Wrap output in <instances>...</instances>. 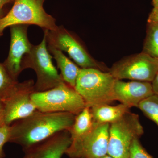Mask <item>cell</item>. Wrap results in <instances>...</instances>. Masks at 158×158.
<instances>
[{
    "label": "cell",
    "mask_w": 158,
    "mask_h": 158,
    "mask_svg": "<svg viewBox=\"0 0 158 158\" xmlns=\"http://www.w3.org/2000/svg\"><path fill=\"white\" fill-rule=\"evenodd\" d=\"M152 4L154 8H158V0H152Z\"/></svg>",
    "instance_id": "obj_26"
},
{
    "label": "cell",
    "mask_w": 158,
    "mask_h": 158,
    "mask_svg": "<svg viewBox=\"0 0 158 158\" xmlns=\"http://www.w3.org/2000/svg\"><path fill=\"white\" fill-rule=\"evenodd\" d=\"M29 27L28 25L20 24L9 27L11 39L9 55L3 64L9 74L16 81L23 71V58L30 52L33 46L28 37Z\"/></svg>",
    "instance_id": "obj_11"
},
{
    "label": "cell",
    "mask_w": 158,
    "mask_h": 158,
    "mask_svg": "<svg viewBox=\"0 0 158 158\" xmlns=\"http://www.w3.org/2000/svg\"><path fill=\"white\" fill-rule=\"evenodd\" d=\"M152 85L154 94L158 96V73L152 82Z\"/></svg>",
    "instance_id": "obj_24"
},
{
    "label": "cell",
    "mask_w": 158,
    "mask_h": 158,
    "mask_svg": "<svg viewBox=\"0 0 158 158\" xmlns=\"http://www.w3.org/2000/svg\"><path fill=\"white\" fill-rule=\"evenodd\" d=\"M158 127V96L153 94L141 102L138 107Z\"/></svg>",
    "instance_id": "obj_18"
},
{
    "label": "cell",
    "mask_w": 158,
    "mask_h": 158,
    "mask_svg": "<svg viewBox=\"0 0 158 158\" xmlns=\"http://www.w3.org/2000/svg\"><path fill=\"white\" fill-rule=\"evenodd\" d=\"M107 154L114 158H129L133 141L144 130L138 115L129 111L110 124Z\"/></svg>",
    "instance_id": "obj_6"
},
{
    "label": "cell",
    "mask_w": 158,
    "mask_h": 158,
    "mask_svg": "<svg viewBox=\"0 0 158 158\" xmlns=\"http://www.w3.org/2000/svg\"><path fill=\"white\" fill-rule=\"evenodd\" d=\"M5 125H6L5 124L2 107L1 104L0 103V127Z\"/></svg>",
    "instance_id": "obj_25"
},
{
    "label": "cell",
    "mask_w": 158,
    "mask_h": 158,
    "mask_svg": "<svg viewBox=\"0 0 158 158\" xmlns=\"http://www.w3.org/2000/svg\"><path fill=\"white\" fill-rule=\"evenodd\" d=\"M94 122L90 108L86 107L76 116L74 121L70 129L72 141L84 135L93 127Z\"/></svg>",
    "instance_id": "obj_16"
},
{
    "label": "cell",
    "mask_w": 158,
    "mask_h": 158,
    "mask_svg": "<svg viewBox=\"0 0 158 158\" xmlns=\"http://www.w3.org/2000/svg\"><path fill=\"white\" fill-rule=\"evenodd\" d=\"M43 31L47 45L66 52L80 68H94L109 72L110 69L93 59L80 38L64 26H58L54 30Z\"/></svg>",
    "instance_id": "obj_7"
},
{
    "label": "cell",
    "mask_w": 158,
    "mask_h": 158,
    "mask_svg": "<svg viewBox=\"0 0 158 158\" xmlns=\"http://www.w3.org/2000/svg\"><path fill=\"white\" fill-rule=\"evenodd\" d=\"M48 49L56 62L57 67L61 71V76L64 81L74 88L81 68L69 59L63 52L48 45Z\"/></svg>",
    "instance_id": "obj_14"
},
{
    "label": "cell",
    "mask_w": 158,
    "mask_h": 158,
    "mask_svg": "<svg viewBox=\"0 0 158 158\" xmlns=\"http://www.w3.org/2000/svg\"><path fill=\"white\" fill-rule=\"evenodd\" d=\"M21 67L23 71L31 68L36 73L37 79L34 84L35 92L49 90L64 81L53 63L44 34L41 42L38 45H33L30 52L25 55Z\"/></svg>",
    "instance_id": "obj_5"
},
{
    "label": "cell",
    "mask_w": 158,
    "mask_h": 158,
    "mask_svg": "<svg viewBox=\"0 0 158 158\" xmlns=\"http://www.w3.org/2000/svg\"><path fill=\"white\" fill-rule=\"evenodd\" d=\"M31 98L37 110L41 112H65L77 115L86 107L81 95L64 81L49 90L34 92Z\"/></svg>",
    "instance_id": "obj_4"
},
{
    "label": "cell",
    "mask_w": 158,
    "mask_h": 158,
    "mask_svg": "<svg viewBox=\"0 0 158 158\" xmlns=\"http://www.w3.org/2000/svg\"><path fill=\"white\" fill-rule=\"evenodd\" d=\"M76 116L65 112L50 113L37 110L10 126L9 142L18 144L25 152L57 133L69 131Z\"/></svg>",
    "instance_id": "obj_1"
},
{
    "label": "cell",
    "mask_w": 158,
    "mask_h": 158,
    "mask_svg": "<svg viewBox=\"0 0 158 158\" xmlns=\"http://www.w3.org/2000/svg\"><path fill=\"white\" fill-rule=\"evenodd\" d=\"M14 0H0V19L4 16L2 13L4 7L9 4L14 2Z\"/></svg>",
    "instance_id": "obj_23"
},
{
    "label": "cell",
    "mask_w": 158,
    "mask_h": 158,
    "mask_svg": "<svg viewBox=\"0 0 158 158\" xmlns=\"http://www.w3.org/2000/svg\"><path fill=\"white\" fill-rule=\"evenodd\" d=\"M34 84L32 79L18 82L0 101L6 125L10 126L37 111L31 98V95L35 92Z\"/></svg>",
    "instance_id": "obj_8"
},
{
    "label": "cell",
    "mask_w": 158,
    "mask_h": 158,
    "mask_svg": "<svg viewBox=\"0 0 158 158\" xmlns=\"http://www.w3.org/2000/svg\"><path fill=\"white\" fill-rule=\"evenodd\" d=\"M98 158H113V157L107 154L106 155L103 156L101 157Z\"/></svg>",
    "instance_id": "obj_27"
},
{
    "label": "cell",
    "mask_w": 158,
    "mask_h": 158,
    "mask_svg": "<svg viewBox=\"0 0 158 158\" xmlns=\"http://www.w3.org/2000/svg\"><path fill=\"white\" fill-rule=\"evenodd\" d=\"M109 72L117 80L152 83L158 73V59L142 52L116 62Z\"/></svg>",
    "instance_id": "obj_9"
},
{
    "label": "cell",
    "mask_w": 158,
    "mask_h": 158,
    "mask_svg": "<svg viewBox=\"0 0 158 158\" xmlns=\"http://www.w3.org/2000/svg\"><path fill=\"white\" fill-rule=\"evenodd\" d=\"M18 82L9 74L3 63H0V101Z\"/></svg>",
    "instance_id": "obj_19"
},
{
    "label": "cell",
    "mask_w": 158,
    "mask_h": 158,
    "mask_svg": "<svg viewBox=\"0 0 158 158\" xmlns=\"http://www.w3.org/2000/svg\"><path fill=\"white\" fill-rule=\"evenodd\" d=\"M143 52L158 59V25L148 23Z\"/></svg>",
    "instance_id": "obj_17"
},
{
    "label": "cell",
    "mask_w": 158,
    "mask_h": 158,
    "mask_svg": "<svg viewBox=\"0 0 158 158\" xmlns=\"http://www.w3.org/2000/svg\"><path fill=\"white\" fill-rule=\"evenodd\" d=\"M10 133V126L5 125L0 127V158L5 157L4 145L9 142Z\"/></svg>",
    "instance_id": "obj_21"
},
{
    "label": "cell",
    "mask_w": 158,
    "mask_h": 158,
    "mask_svg": "<svg viewBox=\"0 0 158 158\" xmlns=\"http://www.w3.org/2000/svg\"><path fill=\"white\" fill-rule=\"evenodd\" d=\"M113 91L115 101L130 108L138 107L141 102L154 94L151 82H124L117 79L114 83Z\"/></svg>",
    "instance_id": "obj_12"
},
{
    "label": "cell",
    "mask_w": 158,
    "mask_h": 158,
    "mask_svg": "<svg viewBox=\"0 0 158 158\" xmlns=\"http://www.w3.org/2000/svg\"><path fill=\"white\" fill-rule=\"evenodd\" d=\"M129 158H153L142 146L139 139H135L130 148Z\"/></svg>",
    "instance_id": "obj_20"
},
{
    "label": "cell",
    "mask_w": 158,
    "mask_h": 158,
    "mask_svg": "<svg viewBox=\"0 0 158 158\" xmlns=\"http://www.w3.org/2000/svg\"><path fill=\"white\" fill-rule=\"evenodd\" d=\"M148 23L158 25V8H153L148 19Z\"/></svg>",
    "instance_id": "obj_22"
},
{
    "label": "cell",
    "mask_w": 158,
    "mask_h": 158,
    "mask_svg": "<svg viewBox=\"0 0 158 158\" xmlns=\"http://www.w3.org/2000/svg\"><path fill=\"white\" fill-rule=\"evenodd\" d=\"M115 81L109 72L81 68L74 88L82 97L86 107L110 104L115 101L113 91Z\"/></svg>",
    "instance_id": "obj_2"
},
{
    "label": "cell",
    "mask_w": 158,
    "mask_h": 158,
    "mask_svg": "<svg viewBox=\"0 0 158 158\" xmlns=\"http://www.w3.org/2000/svg\"><path fill=\"white\" fill-rule=\"evenodd\" d=\"M130 109L121 103L116 106H110V104L99 105L90 108L94 123L98 124H110L130 111Z\"/></svg>",
    "instance_id": "obj_15"
},
{
    "label": "cell",
    "mask_w": 158,
    "mask_h": 158,
    "mask_svg": "<svg viewBox=\"0 0 158 158\" xmlns=\"http://www.w3.org/2000/svg\"><path fill=\"white\" fill-rule=\"evenodd\" d=\"M110 123H94L89 131L72 141L65 152L70 158H98L107 154Z\"/></svg>",
    "instance_id": "obj_10"
},
{
    "label": "cell",
    "mask_w": 158,
    "mask_h": 158,
    "mask_svg": "<svg viewBox=\"0 0 158 158\" xmlns=\"http://www.w3.org/2000/svg\"><path fill=\"white\" fill-rule=\"evenodd\" d=\"M71 143L69 131H62L24 152L23 158H61Z\"/></svg>",
    "instance_id": "obj_13"
},
{
    "label": "cell",
    "mask_w": 158,
    "mask_h": 158,
    "mask_svg": "<svg viewBox=\"0 0 158 158\" xmlns=\"http://www.w3.org/2000/svg\"><path fill=\"white\" fill-rule=\"evenodd\" d=\"M45 0H14L10 11L0 19V37L7 28L15 25H34L43 30L57 28L56 19L44 8Z\"/></svg>",
    "instance_id": "obj_3"
}]
</instances>
